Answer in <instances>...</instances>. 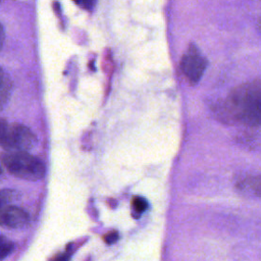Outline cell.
Masks as SVG:
<instances>
[{
	"label": "cell",
	"instance_id": "cell-13",
	"mask_svg": "<svg viewBox=\"0 0 261 261\" xmlns=\"http://www.w3.org/2000/svg\"><path fill=\"white\" fill-rule=\"evenodd\" d=\"M258 28L259 30H261V17L259 18V21H258Z\"/></svg>",
	"mask_w": 261,
	"mask_h": 261
},
{
	"label": "cell",
	"instance_id": "cell-1",
	"mask_svg": "<svg viewBox=\"0 0 261 261\" xmlns=\"http://www.w3.org/2000/svg\"><path fill=\"white\" fill-rule=\"evenodd\" d=\"M217 113L225 122L261 126V81L247 82L233 88L217 106Z\"/></svg>",
	"mask_w": 261,
	"mask_h": 261
},
{
	"label": "cell",
	"instance_id": "cell-10",
	"mask_svg": "<svg viewBox=\"0 0 261 261\" xmlns=\"http://www.w3.org/2000/svg\"><path fill=\"white\" fill-rule=\"evenodd\" d=\"M12 250H13V244L11 242L5 241V239L2 238V240H1V249H0L1 259H4Z\"/></svg>",
	"mask_w": 261,
	"mask_h": 261
},
{
	"label": "cell",
	"instance_id": "cell-12",
	"mask_svg": "<svg viewBox=\"0 0 261 261\" xmlns=\"http://www.w3.org/2000/svg\"><path fill=\"white\" fill-rule=\"evenodd\" d=\"M79 6H81L82 8L85 9H91L94 4H95V0H73Z\"/></svg>",
	"mask_w": 261,
	"mask_h": 261
},
{
	"label": "cell",
	"instance_id": "cell-6",
	"mask_svg": "<svg viewBox=\"0 0 261 261\" xmlns=\"http://www.w3.org/2000/svg\"><path fill=\"white\" fill-rule=\"evenodd\" d=\"M236 189L242 195L261 198V174H250L240 178Z\"/></svg>",
	"mask_w": 261,
	"mask_h": 261
},
{
	"label": "cell",
	"instance_id": "cell-11",
	"mask_svg": "<svg viewBox=\"0 0 261 261\" xmlns=\"http://www.w3.org/2000/svg\"><path fill=\"white\" fill-rule=\"evenodd\" d=\"M118 238H119L118 232L115 231V230H113V231H110V232H108L107 234H105L103 239H104V241H105L107 244H113V243H115V242L118 240Z\"/></svg>",
	"mask_w": 261,
	"mask_h": 261
},
{
	"label": "cell",
	"instance_id": "cell-3",
	"mask_svg": "<svg viewBox=\"0 0 261 261\" xmlns=\"http://www.w3.org/2000/svg\"><path fill=\"white\" fill-rule=\"evenodd\" d=\"M1 146L8 151H29L36 143V137L30 128L22 124H8L1 120L0 127Z\"/></svg>",
	"mask_w": 261,
	"mask_h": 261
},
{
	"label": "cell",
	"instance_id": "cell-5",
	"mask_svg": "<svg viewBox=\"0 0 261 261\" xmlns=\"http://www.w3.org/2000/svg\"><path fill=\"white\" fill-rule=\"evenodd\" d=\"M1 223L10 228H21L29 222V215L27 212L16 206L5 205L2 206L0 213Z\"/></svg>",
	"mask_w": 261,
	"mask_h": 261
},
{
	"label": "cell",
	"instance_id": "cell-4",
	"mask_svg": "<svg viewBox=\"0 0 261 261\" xmlns=\"http://www.w3.org/2000/svg\"><path fill=\"white\" fill-rule=\"evenodd\" d=\"M206 59L195 47H192L184 55L180 62V69L191 84H197L199 82L206 69Z\"/></svg>",
	"mask_w": 261,
	"mask_h": 261
},
{
	"label": "cell",
	"instance_id": "cell-7",
	"mask_svg": "<svg viewBox=\"0 0 261 261\" xmlns=\"http://www.w3.org/2000/svg\"><path fill=\"white\" fill-rule=\"evenodd\" d=\"M12 88V83L11 80L9 79L8 75L5 74V72L2 70L1 72V106L3 107L6 103V101L9 99V95L11 92Z\"/></svg>",
	"mask_w": 261,
	"mask_h": 261
},
{
	"label": "cell",
	"instance_id": "cell-9",
	"mask_svg": "<svg viewBox=\"0 0 261 261\" xmlns=\"http://www.w3.org/2000/svg\"><path fill=\"white\" fill-rule=\"evenodd\" d=\"M17 193L13 190H3L1 192V205L5 206L16 198Z\"/></svg>",
	"mask_w": 261,
	"mask_h": 261
},
{
	"label": "cell",
	"instance_id": "cell-8",
	"mask_svg": "<svg viewBox=\"0 0 261 261\" xmlns=\"http://www.w3.org/2000/svg\"><path fill=\"white\" fill-rule=\"evenodd\" d=\"M147 201L143 197H135L133 199V208L137 213H142L147 209Z\"/></svg>",
	"mask_w": 261,
	"mask_h": 261
},
{
	"label": "cell",
	"instance_id": "cell-2",
	"mask_svg": "<svg viewBox=\"0 0 261 261\" xmlns=\"http://www.w3.org/2000/svg\"><path fill=\"white\" fill-rule=\"evenodd\" d=\"M2 162L12 175L22 179L38 180L45 175L42 161L27 151H11L3 157Z\"/></svg>",
	"mask_w": 261,
	"mask_h": 261
}]
</instances>
